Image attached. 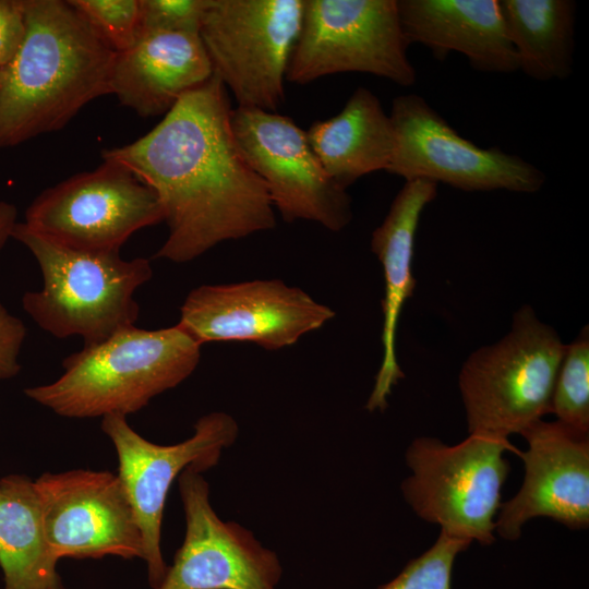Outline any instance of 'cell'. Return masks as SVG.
Masks as SVG:
<instances>
[{
  "mask_svg": "<svg viewBox=\"0 0 589 589\" xmlns=\"http://www.w3.org/2000/svg\"><path fill=\"white\" fill-rule=\"evenodd\" d=\"M231 111L227 88L213 75L149 132L101 152L155 192L168 228L155 257L187 263L224 241L275 227L267 188L238 146Z\"/></svg>",
  "mask_w": 589,
  "mask_h": 589,
  "instance_id": "1",
  "label": "cell"
},
{
  "mask_svg": "<svg viewBox=\"0 0 589 589\" xmlns=\"http://www.w3.org/2000/svg\"><path fill=\"white\" fill-rule=\"evenodd\" d=\"M23 41L0 77V149L63 129L110 94L116 52L63 0H25Z\"/></svg>",
  "mask_w": 589,
  "mask_h": 589,
  "instance_id": "2",
  "label": "cell"
},
{
  "mask_svg": "<svg viewBox=\"0 0 589 589\" xmlns=\"http://www.w3.org/2000/svg\"><path fill=\"white\" fill-rule=\"evenodd\" d=\"M201 347L177 324L131 326L69 354L56 381L24 393L65 418L127 417L188 378L199 365Z\"/></svg>",
  "mask_w": 589,
  "mask_h": 589,
  "instance_id": "3",
  "label": "cell"
},
{
  "mask_svg": "<svg viewBox=\"0 0 589 589\" xmlns=\"http://www.w3.org/2000/svg\"><path fill=\"white\" fill-rule=\"evenodd\" d=\"M12 239L35 257L43 288L22 297L26 314L56 338L81 337L99 344L135 326L136 290L153 277L149 260H125L120 252H88L60 245L16 223Z\"/></svg>",
  "mask_w": 589,
  "mask_h": 589,
  "instance_id": "4",
  "label": "cell"
},
{
  "mask_svg": "<svg viewBox=\"0 0 589 589\" xmlns=\"http://www.w3.org/2000/svg\"><path fill=\"white\" fill-rule=\"evenodd\" d=\"M566 345L529 305L515 312L509 332L473 351L458 386L469 434L508 438L551 413Z\"/></svg>",
  "mask_w": 589,
  "mask_h": 589,
  "instance_id": "5",
  "label": "cell"
},
{
  "mask_svg": "<svg viewBox=\"0 0 589 589\" xmlns=\"http://www.w3.org/2000/svg\"><path fill=\"white\" fill-rule=\"evenodd\" d=\"M507 450L520 452L508 438L477 433L455 445L417 437L405 454L411 473L401 482L402 496L418 517L448 536L490 545L510 469Z\"/></svg>",
  "mask_w": 589,
  "mask_h": 589,
  "instance_id": "6",
  "label": "cell"
},
{
  "mask_svg": "<svg viewBox=\"0 0 589 589\" xmlns=\"http://www.w3.org/2000/svg\"><path fill=\"white\" fill-rule=\"evenodd\" d=\"M408 46L397 0H303L286 81L303 85L326 75L359 72L411 86L417 73Z\"/></svg>",
  "mask_w": 589,
  "mask_h": 589,
  "instance_id": "7",
  "label": "cell"
},
{
  "mask_svg": "<svg viewBox=\"0 0 589 589\" xmlns=\"http://www.w3.org/2000/svg\"><path fill=\"white\" fill-rule=\"evenodd\" d=\"M303 0H208L200 28L214 75L237 107L276 112Z\"/></svg>",
  "mask_w": 589,
  "mask_h": 589,
  "instance_id": "8",
  "label": "cell"
},
{
  "mask_svg": "<svg viewBox=\"0 0 589 589\" xmlns=\"http://www.w3.org/2000/svg\"><path fill=\"white\" fill-rule=\"evenodd\" d=\"M101 159L41 191L24 225L70 249L120 252L133 233L164 221L155 192L122 164Z\"/></svg>",
  "mask_w": 589,
  "mask_h": 589,
  "instance_id": "9",
  "label": "cell"
},
{
  "mask_svg": "<svg viewBox=\"0 0 589 589\" xmlns=\"http://www.w3.org/2000/svg\"><path fill=\"white\" fill-rule=\"evenodd\" d=\"M395 151L388 173L445 183L462 191H539L545 176L534 165L498 147L482 148L462 137L417 94L399 95L389 113Z\"/></svg>",
  "mask_w": 589,
  "mask_h": 589,
  "instance_id": "10",
  "label": "cell"
},
{
  "mask_svg": "<svg viewBox=\"0 0 589 589\" xmlns=\"http://www.w3.org/2000/svg\"><path fill=\"white\" fill-rule=\"evenodd\" d=\"M101 430L116 448L118 478L140 528L143 561L149 585L155 588L168 568L160 540L165 502L172 482L188 467H196L202 472L214 467L221 452L235 443L238 424L228 413L211 412L196 421L191 437L173 445L145 440L130 426L127 417L120 414L103 417Z\"/></svg>",
  "mask_w": 589,
  "mask_h": 589,
  "instance_id": "11",
  "label": "cell"
},
{
  "mask_svg": "<svg viewBox=\"0 0 589 589\" xmlns=\"http://www.w3.org/2000/svg\"><path fill=\"white\" fill-rule=\"evenodd\" d=\"M231 128L238 146L264 181L274 209L291 223L303 219L337 232L352 219L351 199L314 153L306 131L291 118L257 108L237 107Z\"/></svg>",
  "mask_w": 589,
  "mask_h": 589,
  "instance_id": "12",
  "label": "cell"
},
{
  "mask_svg": "<svg viewBox=\"0 0 589 589\" xmlns=\"http://www.w3.org/2000/svg\"><path fill=\"white\" fill-rule=\"evenodd\" d=\"M335 316L329 306L280 279L202 285L180 308L177 325L200 345L250 341L267 350L296 344Z\"/></svg>",
  "mask_w": 589,
  "mask_h": 589,
  "instance_id": "13",
  "label": "cell"
},
{
  "mask_svg": "<svg viewBox=\"0 0 589 589\" xmlns=\"http://www.w3.org/2000/svg\"><path fill=\"white\" fill-rule=\"evenodd\" d=\"M178 482L185 536L172 565L152 589H277L283 575L278 555L249 529L219 518L202 471L188 467Z\"/></svg>",
  "mask_w": 589,
  "mask_h": 589,
  "instance_id": "14",
  "label": "cell"
},
{
  "mask_svg": "<svg viewBox=\"0 0 589 589\" xmlns=\"http://www.w3.org/2000/svg\"><path fill=\"white\" fill-rule=\"evenodd\" d=\"M35 485L47 541L58 560H143L142 534L118 476L83 469L46 472Z\"/></svg>",
  "mask_w": 589,
  "mask_h": 589,
  "instance_id": "15",
  "label": "cell"
},
{
  "mask_svg": "<svg viewBox=\"0 0 589 589\" xmlns=\"http://www.w3.org/2000/svg\"><path fill=\"white\" fill-rule=\"evenodd\" d=\"M528 448L519 452L525 474L520 489L502 503L495 531L516 541L522 526L549 517L572 530L589 525V434L560 421L540 419L520 432Z\"/></svg>",
  "mask_w": 589,
  "mask_h": 589,
  "instance_id": "16",
  "label": "cell"
},
{
  "mask_svg": "<svg viewBox=\"0 0 589 589\" xmlns=\"http://www.w3.org/2000/svg\"><path fill=\"white\" fill-rule=\"evenodd\" d=\"M214 75L199 33L146 32L117 53L110 94L141 118L165 116Z\"/></svg>",
  "mask_w": 589,
  "mask_h": 589,
  "instance_id": "17",
  "label": "cell"
},
{
  "mask_svg": "<svg viewBox=\"0 0 589 589\" xmlns=\"http://www.w3.org/2000/svg\"><path fill=\"white\" fill-rule=\"evenodd\" d=\"M404 36L428 47L436 60L462 53L477 71L518 70L498 0H397Z\"/></svg>",
  "mask_w": 589,
  "mask_h": 589,
  "instance_id": "18",
  "label": "cell"
},
{
  "mask_svg": "<svg viewBox=\"0 0 589 589\" xmlns=\"http://www.w3.org/2000/svg\"><path fill=\"white\" fill-rule=\"evenodd\" d=\"M437 195V184L416 179L406 181L382 224L371 238L372 252L383 267L385 294L382 301L383 358L365 408L385 410L387 397L404 373L396 357V330L405 301L412 296L414 238L424 207Z\"/></svg>",
  "mask_w": 589,
  "mask_h": 589,
  "instance_id": "19",
  "label": "cell"
},
{
  "mask_svg": "<svg viewBox=\"0 0 589 589\" xmlns=\"http://www.w3.org/2000/svg\"><path fill=\"white\" fill-rule=\"evenodd\" d=\"M306 135L328 176L344 190L365 175L386 171L395 151L389 115L365 87H358L339 113L312 123Z\"/></svg>",
  "mask_w": 589,
  "mask_h": 589,
  "instance_id": "20",
  "label": "cell"
},
{
  "mask_svg": "<svg viewBox=\"0 0 589 589\" xmlns=\"http://www.w3.org/2000/svg\"><path fill=\"white\" fill-rule=\"evenodd\" d=\"M58 558L45 530L41 500L23 476L0 480V567L4 589H61Z\"/></svg>",
  "mask_w": 589,
  "mask_h": 589,
  "instance_id": "21",
  "label": "cell"
},
{
  "mask_svg": "<svg viewBox=\"0 0 589 589\" xmlns=\"http://www.w3.org/2000/svg\"><path fill=\"white\" fill-rule=\"evenodd\" d=\"M518 70L536 81L573 72L576 3L573 0H498Z\"/></svg>",
  "mask_w": 589,
  "mask_h": 589,
  "instance_id": "22",
  "label": "cell"
},
{
  "mask_svg": "<svg viewBox=\"0 0 589 589\" xmlns=\"http://www.w3.org/2000/svg\"><path fill=\"white\" fill-rule=\"evenodd\" d=\"M551 413L561 423L589 434V329L566 345L555 378Z\"/></svg>",
  "mask_w": 589,
  "mask_h": 589,
  "instance_id": "23",
  "label": "cell"
},
{
  "mask_svg": "<svg viewBox=\"0 0 589 589\" xmlns=\"http://www.w3.org/2000/svg\"><path fill=\"white\" fill-rule=\"evenodd\" d=\"M116 53L131 48L141 36L140 0H68Z\"/></svg>",
  "mask_w": 589,
  "mask_h": 589,
  "instance_id": "24",
  "label": "cell"
},
{
  "mask_svg": "<svg viewBox=\"0 0 589 589\" xmlns=\"http://www.w3.org/2000/svg\"><path fill=\"white\" fill-rule=\"evenodd\" d=\"M471 543L440 531L435 542L377 589H450L456 556Z\"/></svg>",
  "mask_w": 589,
  "mask_h": 589,
  "instance_id": "25",
  "label": "cell"
},
{
  "mask_svg": "<svg viewBox=\"0 0 589 589\" xmlns=\"http://www.w3.org/2000/svg\"><path fill=\"white\" fill-rule=\"evenodd\" d=\"M208 0H140L141 34L199 33Z\"/></svg>",
  "mask_w": 589,
  "mask_h": 589,
  "instance_id": "26",
  "label": "cell"
},
{
  "mask_svg": "<svg viewBox=\"0 0 589 589\" xmlns=\"http://www.w3.org/2000/svg\"><path fill=\"white\" fill-rule=\"evenodd\" d=\"M26 337V326L0 302V382L21 370L19 356Z\"/></svg>",
  "mask_w": 589,
  "mask_h": 589,
  "instance_id": "27",
  "label": "cell"
},
{
  "mask_svg": "<svg viewBox=\"0 0 589 589\" xmlns=\"http://www.w3.org/2000/svg\"><path fill=\"white\" fill-rule=\"evenodd\" d=\"M25 29V0H0V70L15 56Z\"/></svg>",
  "mask_w": 589,
  "mask_h": 589,
  "instance_id": "28",
  "label": "cell"
},
{
  "mask_svg": "<svg viewBox=\"0 0 589 589\" xmlns=\"http://www.w3.org/2000/svg\"><path fill=\"white\" fill-rule=\"evenodd\" d=\"M17 223L16 206L10 202L0 201V252L12 238V232Z\"/></svg>",
  "mask_w": 589,
  "mask_h": 589,
  "instance_id": "29",
  "label": "cell"
},
{
  "mask_svg": "<svg viewBox=\"0 0 589 589\" xmlns=\"http://www.w3.org/2000/svg\"><path fill=\"white\" fill-rule=\"evenodd\" d=\"M1 71H2V70H0V77H1Z\"/></svg>",
  "mask_w": 589,
  "mask_h": 589,
  "instance_id": "30",
  "label": "cell"
}]
</instances>
